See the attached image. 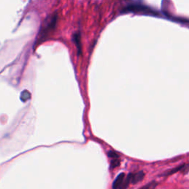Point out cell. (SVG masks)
Returning a JSON list of instances; mask_svg holds the SVG:
<instances>
[{"label":"cell","mask_w":189,"mask_h":189,"mask_svg":"<svg viewBox=\"0 0 189 189\" xmlns=\"http://www.w3.org/2000/svg\"><path fill=\"white\" fill-rule=\"evenodd\" d=\"M108 156H109V157H111V158H113V159H118V154L117 153H115V151H109L108 152Z\"/></svg>","instance_id":"obj_7"},{"label":"cell","mask_w":189,"mask_h":189,"mask_svg":"<svg viewBox=\"0 0 189 189\" xmlns=\"http://www.w3.org/2000/svg\"><path fill=\"white\" fill-rule=\"evenodd\" d=\"M125 174L124 173H121L118 174V176L116 177L115 180H114L113 184H112V188L113 189H121L123 183L125 180Z\"/></svg>","instance_id":"obj_2"},{"label":"cell","mask_w":189,"mask_h":189,"mask_svg":"<svg viewBox=\"0 0 189 189\" xmlns=\"http://www.w3.org/2000/svg\"><path fill=\"white\" fill-rule=\"evenodd\" d=\"M185 165H186V164L180 165H179V166L176 167V168L171 169V170H169L168 171H166V172H165L163 175V176H168V175H171V174H175V173L177 172V171H182V169L184 168Z\"/></svg>","instance_id":"obj_4"},{"label":"cell","mask_w":189,"mask_h":189,"mask_svg":"<svg viewBox=\"0 0 189 189\" xmlns=\"http://www.w3.org/2000/svg\"><path fill=\"white\" fill-rule=\"evenodd\" d=\"M123 13H129V12H132V13H145V14H151V15H157V13L155 11H154L150 7L147 6L142 5H129L127 6L123 10Z\"/></svg>","instance_id":"obj_1"},{"label":"cell","mask_w":189,"mask_h":189,"mask_svg":"<svg viewBox=\"0 0 189 189\" xmlns=\"http://www.w3.org/2000/svg\"><path fill=\"white\" fill-rule=\"evenodd\" d=\"M120 165V160L118 159H113L111 161V168H114L118 167Z\"/></svg>","instance_id":"obj_6"},{"label":"cell","mask_w":189,"mask_h":189,"mask_svg":"<svg viewBox=\"0 0 189 189\" xmlns=\"http://www.w3.org/2000/svg\"><path fill=\"white\" fill-rule=\"evenodd\" d=\"M182 171V173L183 174H186L187 173H188L189 171V163L187 165H185L184 168L182 169V171Z\"/></svg>","instance_id":"obj_8"},{"label":"cell","mask_w":189,"mask_h":189,"mask_svg":"<svg viewBox=\"0 0 189 189\" xmlns=\"http://www.w3.org/2000/svg\"><path fill=\"white\" fill-rule=\"evenodd\" d=\"M144 176L145 174L143 171H140L135 174H131V184H137L143 180Z\"/></svg>","instance_id":"obj_3"},{"label":"cell","mask_w":189,"mask_h":189,"mask_svg":"<svg viewBox=\"0 0 189 189\" xmlns=\"http://www.w3.org/2000/svg\"><path fill=\"white\" fill-rule=\"evenodd\" d=\"M157 186V182L155 181H151L148 184L145 185L144 186H142L139 189H155Z\"/></svg>","instance_id":"obj_5"}]
</instances>
